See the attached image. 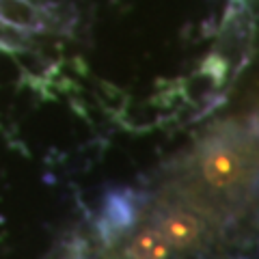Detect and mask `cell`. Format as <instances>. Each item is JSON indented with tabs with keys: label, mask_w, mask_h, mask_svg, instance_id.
I'll use <instances>...</instances> for the list:
<instances>
[{
	"label": "cell",
	"mask_w": 259,
	"mask_h": 259,
	"mask_svg": "<svg viewBox=\"0 0 259 259\" xmlns=\"http://www.w3.org/2000/svg\"><path fill=\"white\" fill-rule=\"evenodd\" d=\"M203 177L214 188H229L242 175V160L233 149L216 147L203 158L201 164Z\"/></svg>",
	"instance_id": "cell-1"
},
{
	"label": "cell",
	"mask_w": 259,
	"mask_h": 259,
	"mask_svg": "<svg viewBox=\"0 0 259 259\" xmlns=\"http://www.w3.org/2000/svg\"><path fill=\"white\" fill-rule=\"evenodd\" d=\"M158 231L171 248H188L201 238V223L190 214L175 212L160 223Z\"/></svg>",
	"instance_id": "cell-2"
},
{
	"label": "cell",
	"mask_w": 259,
	"mask_h": 259,
	"mask_svg": "<svg viewBox=\"0 0 259 259\" xmlns=\"http://www.w3.org/2000/svg\"><path fill=\"white\" fill-rule=\"evenodd\" d=\"M168 253H171V246L166 244L158 229L141 231L125 248L127 259H166Z\"/></svg>",
	"instance_id": "cell-3"
}]
</instances>
